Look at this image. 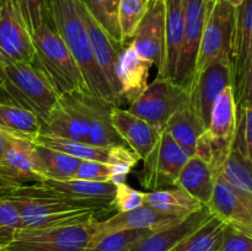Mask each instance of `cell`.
<instances>
[{
    "instance_id": "6",
    "label": "cell",
    "mask_w": 252,
    "mask_h": 251,
    "mask_svg": "<svg viewBox=\"0 0 252 251\" xmlns=\"http://www.w3.org/2000/svg\"><path fill=\"white\" fill-rule=\"evenodd\" d=\"M187 103H189V89L174 79L158 75L130 103L128 111L162 132L169 118Z\"/></svg>"
},
{
    "instance_id": "30",
    "label": "cell",
    "mask_w": 252,
    "mask_h": 251,
    "mask_svg": "<svg viewBox=\"0 0 252 251\" xmlns=\"http://www.w3.org/2000/svg\"><path fill=\"white\" fill-rule=\"evenodd\" d=\"M225 223L213 216L170 251H217L223 240Z\"/></svg>"
},
{
    "instance_id": "37",
    "label": "cell",
    "mask_w": 252,
    "mask_h": 251,
    "mask_svg": "<svg viewBox=\"0 0 252 251\" xmlns=\"http://www.w3.org/2000/svg\"><path fill=\"white\" fill-rule=\"evenodd\" d=\"M138 160L139 159L135 153L130 148H127V145H118V147L111 148L107 159V164L112 170L111 182H113L115 185L126 182V177L137 165Z\"/></svg>"
},
{
    "instance_id": "36",
    "label": "cell",
    "mask_w": 252,
    "mask_h": 251,
    "mask_svg": "<svg viewBox=\"0 0 252 251\" xmlns=\"http://www.w3.org/2000/svg\"><path fill=\"white\" fill-rule=\"evenodd\" d=\"M29 31L33 32L44 24H53L51 0H16Z\"/></svg>"
},
{
    "instance_id": "12",
    "label": "cell",
    "mask_w": 252,
    "mask_h": 251,
    "mask_svg": "<svg viewBox=\"0 0 252 251\" xmlns=\"http://www.w3.org/2000/svg\"><path fill=\"white\" fill-rule=\"evenodd\" d=\"M0 53L9 61L36 64L31 32L16 0H0Z\"/></svg>"
},
{
    "instance_id": "17",
    "label": "cell",
    "mask_w": 252,
    "mask_h": 251,
    "mask_svg": "<svg viewBox=\"0 0 252 251\" xmlns=\"http://www.w3.org/2000/svg\"><path fill=\"white\" fill-rule=\"evenodd\" d=\"M76 9L80 14L81 20L85 26L91 49H93L94 58L97 63L98 68L102 71L103 76L107 80L108 85L113 93L120 97V81L117 78V63L123 47H120L105 31L102 27L95 21L93 16L89 14L86 7L80 0H75ZM122 102V100H121Z\"/></svg>"
},
{
    "instance_id": "31",
    "label": "cell",
    "mask_w": 252,
    "mask_h": 251,
    "mask_svg": "<svg viewBox=\"0 0 252 251\" xmlns=\"http://www.w3.org/2000/svg\"><path fill=\"white\" fill-rule=\"evenodd\" d=\"M37 144L52 148L58 152L65 153L80 160H96V161L107 162L111 148H101L90 143L79 142V140L68 139V138L54 137V135L39 134L34 140Z\"/></svg>"
},
{
    "instance_id": "29",
    "label": "cell",
    "mask_w": 252,
    "mask_h": 251,
    "mask_svg": "<svg viewBox=\"0 0 252 251\" xmlns=\"http://www.w3.org/2000/svg\"><path fill=\"white\" fill-rule=\"evenodd\" d=\"M42 121L20 106L0 103V129L12 137L33 142L42 132Z\"/></svg>"
},
{
    "instance_id": "2",
    "label": "cell",
    "mask_w": 252,
    "mask_h": 251,
    "mask_svg": "<svg viewBox=\"0 0 252 251\" xmlns=\"http://www.w3.org/2000/svg\"><path fill=\"white\" fill-rule=\"evenodd\" d=\"M51 14L57 32L80 69L89 93L120 107L122 102L110 88L94 58L90 41L76 9L75 0H51Z\"/></svg>"
},
{
    "instance_id": "42",
    "label": "cell",
    "mask_w": 252,
    "mask_h": 251,
    "mask_svg": "<svg viewBox=\"0 0 252 251\" xmlns=\"http://www.w3.org/2000/svg\"><path fill=\"white\" fill-rule=\"evenodd\" d=\"M235 98L238 110L252 105V53L246 65L245 74L243 76L239 88L235 90Z\"/></svg>"
},
{
    "instance_id": "9",
    "label": "cell",
    "mask_w": 252,
    "mask_h": 251,
    "mask_svg": "<svg viewBox=\"0 0 252 251\" xmlns=\"http://www.w3.org/2000/svg\"><path fill=\"white\" fill-rule=\"evenodd\" d=\"M88 91H73L59 96L58 102L42 123L41 134L90 143Z\"/></svg>"
},
{
    "instance_id": "46",
    "label": "cell",
    "mask_w": 252,
    "mask_h": 251,
    "mask_svg": "<svg viewBox=\"0 0 252 251\" xmlns=\"http://www.w3.org/2000/svg\"><path fill=\"white\" fill-rule=\"evenodd\" d=\"M9 139H10V134H7V133H5L4 130L0 129V160L2 159L5 152H6L7 144H9Z\"/></svg>"
},
{
    "instance_id": "25",
    "label": "cell",
    "mask_w": 252,
    "mask_h": 251,
    "mask_svg": "<svg viewBox=\"0 0 252 251\" xmlns=\"http://www.w3.org/2000/svg\"><path fill=\"white\" fill-rule=\"evenodd\" d=\"M165 64L161 76L174 79L185 33V0H166Z\"/></svg>"
},
{
    "instance_id": "5",
    "label": "cell",
    "mask_w": 252,
    "mask_h": 251,
    "mask_svg": "<svg viewBox=\"0 0 252 251\" xmlns=\"http://www.w3.org/2000/svg\"><path fill=\"white\" fill-rule=\"evenodd\" d=\"M95 221L21 229L6 251H86L95 234Z\"/></svg>"
},
{
    "instance_id": "40",
    "label": "cell",
    "mask_w": 252,
    "mask_h": 251,
    "mask_svg": "<svg viewBox=\"0 0 252 251\" xmlns=\"http://www.w3.org/2000/svg\"><path fill=\"white\" fill-rule=\"evenodd\" d=\"M113 204H115L116 213L117 212L132 211V209H135L145 204V192L138 191V189L133 188L126 182L117 184L116 185Z\"/></svg>"
},
{
    "instance_id": "13",
    "label": "cell",
    "mask_w": 252,
    "mask_h": 251,
    "mask_svg": "<svg viewBox=\"0 0 252 251\" xmlns=\"http://www.w3.org/2000/svg\"><path fill=\"white\" fill-rule=\"evenodd\" d=\"M0 177L15 187L41 184L46 179L33 142L10 135L7 149L0 160Z\"/></svg>"
},
{
    "instance_id": "20",
    "label": "cell",
    "mask_w": 252,
    "mask_h": 251,
    "mask_svg": "<svg viewBox=\"0 0 252 251\" xmlns=\"http://www.w3.org/2000/svg\"><path fill=\"white\" fill-rule=\"evenodd\" d=\"M214 214L208 206H203L199 211L186 217L179 223L172 224L160 230L152 231L139 243L135 244L130 251H170L185 238L203 225Z\"/></svg>"
},
{
    "instance_id": "3",
    "label": "cell",
    "mask_w": 252,
    "mask_h": 251,
    "mask_svg": "<svg viewBox=\"0 0 252 251\" xmlns=\"http://www.w3.org/2000/svg\"><path fill=\"white\" fill-rule=\"evenodd\" d=\"M5 76L7 105L26 108L44 122L58 102L59 95L43 70L37 63L5 58Z\"/></svg>"
},
{
    "instance_id": "10",
    "label": "cell",
    "mask_w": 252,
    "mask_h": 251,
    "mask_svg": "<svg viewBox=\"0 0 252 251\" xmlns=\"http://www.w3.org/2000/svg\"><path fill=\"white\" fill-rule=\"evenodd\" d=\"M216 0H185V33L174 80L189 89L204 26Z\"/></svg>"
},
{
    "instance_id": "21",
    "label": "cell",
    "mask_w": 252,
    "mask_h": 251,
    "mask_svg": "<svg viewBox=\"0 0 252 251\" xmlns=\"http://www.w3.org/2000/svg\"><path fill=\"white\" fill-rule=\"evenodd\" d=\"M218 174L235 189L252 194V159L248 154L243 122L239 116L231 148Z\"/></svg>"
},
{
    "instance_id": "28",
    "label": "cell",
    "mask_w": 252,
    "mask_h": 251,
    "mask_svg": "<svg viewBox=\"0 0 252 251\" xmlns=\"http://www.w3.org/2000/svg\"><path fill=\"white\" fill-rule=\"evenodd\" d=\"M164 130L169 133L192 157L196 152L199 137L206 132L207 128L204 127L196 111L189 103H187L169 118Z\"/></svg>"
},
{
    "instance_id": "43",
    "label": "cell",
    "mask_w": 252,
    "mask_h": 251,
    "mask_svg": "<svg viewBox=\"0 0 252 251\" xmlns=\"http://www.w3.org/2000/svg\"><path fill=\"white\" fill-rule=\"evenodd\" d=\"M238 116L243 122L246 149H248L249 157L252 159V105L238 110Z\"/></svg>"
},
{
    "instance_id": "4",
    "label": "cell",
    "mask_w": 252,
    "mask_h": 251,
    "mask_svg": "<svg viewBox=\"0 0 252 251\" xmlns=\"http://www.w3.org/2000/svg\"><path fill=\"white\" fill-rule=\"evenodd\" d=\"M31 36L37 65L51 80L59 96L73 91H88L78 64L53 24L42 25Z\"/></svg>"
},
{
    "instance_id": "44",
    "label": "cell",
    "mask_w": 252,
    "mask_h": 251,
    "mask_svg": "<svg viewBox=\"0 0 252 251\" xmlns=\"http://www.w3.org/2000/svg\"><path fill=\"white\" fill-rule=\"evenodd\" d=\"M5 58L0 53V103H7L5 95Z\"/></svg>"
},
{
    "instance_id": "48",
    "label": "cell",
    "mask_w": 252,
    "mask_h": 251,
    "mask_svg": "<svg viewBox=\"0 0 252 251\" xmlns=\"http://www.w3.org/2000/svg\"><path fill=\"white\" fill-rule=\"evenodd\" d=\"M145 1L148 2V4H153V2H157V1H166V0H145Z\"/></svg>"
},
{
    "instance_id": "15",
    "label": "cell",
    "mask_w": 252,
    "mask_h": 251,
    "mask_svg": "<svg viewBox=\"0 0 252 251\" xmlns=\"http://www.w3.org/2000/svg\"><path fill=\"white\" fill-rule=\"evenodd\" d=\"M208 207L225 225L252 236V194L235 189L219 174Z\"/></svg>"
},
{
    "instance_id": "38",
    "label": "cell",
    "mask_w": 252,
    "mask_h": 251,
    "mask_svg": "<svg viewBox=\"0 0 252 251\" xmlns=\"http://www.w3.org/2000/svg\"><path fill=\"white\" fill-rule=\"evenodd\" d=\"M22 229L21 218L6 198H0V250H5Z\"/></svg>"
},
{
    "instance_id": "24",
    "label": "cell",
    "mask_w": 252,
    "mask_h": 251,
    "mask_svg": "<svg viewBox=\"0 0 252 251\" xmlns=\"http://www.w3.org/2000/svg\"><path fill=\"white\" fill-rule=\"evenodd\" d=\"M252 53V0H244L236 7L235 37L233 48L234 94L240 85Z\"/></svg>"
},
{
    "instance_id": "33",
    "label": "cell",
    "mask_w": 252,
    "mask_h": 251,
    "mask_svg": "<svg viewBox=\"0 0 252 251\" xmlns=\"http://www.w3.org/2000/svg\"><path fill=\"white\" fill-rule=\"evenodd\" d=\"M89 11V14L95 19V21L103 29V31L116 42L120 47L125 48L122 33H121L120 12L121 0H80Z\"/></svg>"
},
{
    "instance_id": "11",
    "label": "cell",
    "mask_w": 252,
    "mask_h": 251,
    "mask_svg": "<svg viewBox=\"0 0 252 251\" xmlns=\"http://www.w3.org/2000/svg\"><path fill=\"white\" fill-rule=\"evenodd\" d=\"M228 86H233V64L229 61L213 62L193 75L189 85V105L206 128L214 102Z\"/></svg>"
},
{
    "instance_id": "34",
    "label": "cell",
    "mask_w": 252,
    "mask_h": 251,
    "mask_svg": "<svg viewBox=\"0 0 252 251\" xmlns=\"http://www.w3.org/2000/svg\"><path fill=\"white\" fill-rule=\"evenodd\" d=\"M152 231L147 229H130L107 234L91 244L86 251H130L135 244Z\"/></svg>"
},
{
    "instance_id": "14",
    "label": "cell",
    "mask_w": 252,
    "mask_h": 251,
    "mask_svg": "<svg viewBox=\"0 0 252 251\" xmlns=\"http://www.w3.org/2000/svg\"><path fill=\"white\" fill-rule=\"evenodd\" d=\"M165 20H166L165 1L150 4L147 14L140 21L130 41V46L143 59L157 66L159 76L164 73L165 64V46H166Z\"/></svg>"
},
{
    "instance_id": "27",
    "label": "cell",
    "mask_w": 252,
    "mask_h": 251,
    "mask_svg": "<svg viewBox=\"0 0 252 251\" xmlns=\"http://www.w3.org/2000/svg\"><path fill=\"white\" fill-rule=\"evenodd\" d=\"M238 125V105L233 86H228L218 96L211 112L207 132L216 139L231 143Z\"/></svg>"
},
{
    "instance_id": "26",
    "label": "cell",
    "mask_w": 252,
    "mask_h": 251,
    "mask_svg": "<svg viewBox=\"0 0 252 251\" xmlns=\"http://www.w3.org/2000/svg\"><path fill=\"white\" fill-rule=\"evenodd\" d=\"M145 204L160 213L179 219L186 218L203 207V204L177 186L145 192Z\"/></svg>"
},
{
    "instance_id": "35",
    "label": "cell",
    "mask_w": 252,
    "mask_h": 251,
    "mask_svg": "<svg viewBox=\"0 0 252 251\" xmlns=\"http://www.w3.org/2000/svg\"><path fill=\"white\" fill-rule=\"evenodd\" d=\"M148 7L149 4L145 0H121L118 19L125 44L133 38L140 21L147 14Z\"/></svg>"
},
{
    "instance_id": "41",
    "label": "cell",
    "mask_w": 252,
    "mask_h": 251,
    "mask_svg": "<svg viewBox=\"0 0 252 251\" xmlns=\"http://www.w3.org/2000/svg\"><path fill=\"white\" fill-rule=\"evenodd\" d=\"M217 251H252V236L226 225L223 240Z\"/></svg>"
},
{
    "instance_id": "47",
    "label": "cell",
    "mask_w": 252,
    "mask_h": 251,
    "mask_svg": "<svg viewBox=\"0 0 252 251\" xmlns=\"http://www.w3.org/2000/svg\"><path fill=\"white\" fill-rule=\"evenodd\" d=\"M225 1H228L230 5H233L234 7H238L239 5L244 1V0H225Z\"/></svg>"
},
{
    "instance_id": "45",
    "label": "cell",
    "mask_w": 252,
    "mask_h": 251,
    "mask_svg": "<svg viewBox=\"0 0 252 251\" xmlns=\"http://www.w3.org/2000/svg\"><path fill=\"white\" fill-rule=\"evenodd\" d=\"M15 188H16V187L12 186V185L9 184L7 181H5L2 177H0V198H6Z\"/></svg>"
},
{
    "instance_id": "49",
    "label": "cell",
    "mask_w": 252,
    "mask_h": 251,
    "mask_svg": "<svg viewBox=\"0 0 252 251\" xmlns=\"http://www.w3.org/2000/svg\"><path fill=\"white\" fill-rule=\"evenodd\" d=\"M0 251H6V250H0Z\"/></svg>"
},
{
    "instance_id": "1",
    "label": "cell",
    "mask_w": 252,
    "mask_h": 251,
    "mask_svg": "<svg viewBox=\"0 0 252 251\" xmlns=\"http://www.w3.org/2000/svg\"><path fill=\"white\" fill-rule=\"evenodd\" d=\"M6 199L19 213L22 229L51 228L98 220L93 209L65 198L41 184L16 187Z\"/></svg>"
},
{
    "instance_id": "7",
    "label": "cell",
    "mask_w": 252,
    "mask_h": 251,
    "mask_svg": "<svg viewBox=\"0 0 252 251\" xmlns=\"http://www.w3.org/2000/svg\"><path fill=\"white\" fill-rule=\"evenodd\" d=\"M235 21L236 7L225 0H216L202 34L194 74L216 61L233 64Z\"/></svg>"
},
{
    "instance_id": "39",
    "label": "cell",
    "mask_w": 252,
    "mask_h": 251,
    "mask_svg": "<svg viewBox=\"0 0 252 251\" xmlns=\"http://www.w3.org/2000/svg\"><path fill=\"white\" fill-rule=\"evenodd\" d=\"M74 179L95 182H110L112 180V170L107 162L96 160H81L76 169Z\"/></svg>"
},
{
    "instance_id": "19",
    "label": "cell",
    "mask_w": 252,
    "mask_h": 251,
    "mask_svg": "<svg viewBox=\"0 0 252 251\" xmlns=\"http://www.w3.org/2000/svg\"><path fill=\"white\" fill-rule=\"evenodd\" d=\"M111 117L113 127L126 144L135 153L138 159L144 160L159 140L161 130L121 107L113 108Z\"/></svg>"
},
{
    "instance_id": "23",
    "label": "cell",
    "mask_w": 252,
    "mask_h": 251,
    "mask_svg": "<svg viewBox=\"0 0 252 251\" xmlns=\"http://www.w3.org/2000/svg\"><path fill=\"white\" fill-rule=\"evenodd\" d=\"M217 172L209 162L192 155L181 170L175 186L180 187L203 206L212 201L216 187Z\"/></svg>"
},
{
    "instance_id": "8",
    "label": "cell",
    "mask_w": 252,
    "mask_h": 251,
    "mask_svg": "<svg viewBox=\"0 0 252 251\" xmlns=\"http://www.w3.org/2000/svg\"><path fill=\"white\" fill-rule=\"evenodd\" d=\"M189 157L191 155L189 152H186L169 133L162 130L155 147L143 160L144 165L138 174L140 185L149 191L175 186L180 172Z\"/></svg>"
},
{
    "instance_id": "16",
    "label": "cell",
    "mask_w": 252,
    "mask_h": 251,
    "mask_svg": "<svg viewBox=\"0 0 252 251\" xmlns=\"http://www.w3.org/2000/svg\"><path fill=\"white\" fill-rule=\"evenodd\" d=\"M41 185L48 187L52 191L65 198L73 199L80 203L81 206L93 209L97 216L113 211L116 212L115 204H113L116 185L111 181L95 182L76 179L59 181V180L44 179Z\"/></svg>"
},
{
    "instance_id": "22",
    "label": "cell",
    "mask_w": 252,
    "mask_h": 251,
    "mask_svg": "<svg viewBox=\"0 0 252 251\" xmlns=\"http://www.w3.org/2000/svg\"><path fill=\"white\" fill-rule=\"evenodd\" d=\"M153 64L143 59L132 46L122 49L117 63L121 100L132 103L148 86V78Z\"/></svg>"
},
{
    "instance_id": "18",
    "label": "cell",
    "mask_w": 252,
    "mask_h": 251,
    "mask_svg": "<svg viewBox=\"0 0 252 251\" xmlns=\"http://www.w3.org/2000/svg\"><path fill=\"white\" fill-rule=\"evenodd\" d=\"M180 220L182 219L166 216V214L155 211L147 204H143L132 211L117 212L105 220L96 221L95 234H94L91 244L102 236L116 233V231L130 230V229H147V230L155 231L179 223Z\"/></svg>"
},
{
    "instance_id": "32",
    "label": "cell",
    "mask_w": 252,
    "mask_h": 251,
    "mask_svg": "<svg viewBox=\"0 0 252 251\" xmlns=\"http://www.w3.org/2000/svg\"><path fill=\"white\" fill-rule=\"evenodd\" d=\"M34 148L43 165L46 179L59 180V181L74 179L76 169L81 161L80 159L37 143H34Z\"/></svg>"
}]
</instances>
